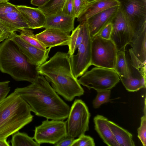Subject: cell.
Listing matches in <instances>:
<instances>
[{"instance_id":"cell-1","label":"cell","mask_w":146,"mask_h":146,"mask_svg":"<svg viewBox=\"0 0 146 146\" xmlns=\"http://www.w3.org/2000/svg\"><path fill=\"white\" fill-rule=\"evenodd\" d=\"M14 92L27 103L31 111L47 119L64 120L70 108L58 95L45 77L39 74L33 82Z\"/></svg>"},{"instance_id":"cell-2","label":"cell","mask_w":146,"mask_h":146,"mask_svg":"<svg viewBox=\"0 0 146 146\" xmlns=\"http://www.w3.org/2000/svg\"><path fill=\"white\" fill-rule=\"evenodd\" d=\"M68 53L57 52L49 60L37 67L57 94L68 101L83 95L84 90L73 73Z\"/></svg>"},{"instance_id":"cell-3","label":"cell","mask_w":146,"mask_h":146,"mask_svg":"<svg viewBox=\"0 0 146 146\" xmlns=\"http://www.w3.org/2000/svg\"><path fill=\"white\" fill-rule=\"evenodd\" d=\"M27 103L14 92L0 103V139H7L31 122L33 116Z\"/></svg>"},{"instance_id":"cell-4","label":"cell","mask_w":146,"mask_h":146,"mask_svg":"<svg viewBox=\"0 0 146 146\" xmlns=\"http://www.w3.org/2000/svg\"><path fill=\"white\" fill-rule=\"evenodd\" d=\"M0 70L17 81L31 83L39 75L37 67L29 62L9 36L0 44Z\"/></svg>"},{"instance_id":"cell-5","label":"cell","mask_w":146,"mask_h":146,"mask_svg":"<svg viewBox=\"0 0 146 146\" xmlns=\"http://www.w3.org/2000/svg\"><path fill=\"white\" fill-rule=\"evenodd\" d=\"M116 0L131 30V42L146 29V0Z\"/></svg>"},{"instance_id":"cell-6","label":"cell","mask_w":146,"mask_h":146,"mask_svg":"<svg viewBox=\"0 0 146 146\" xmlns=\"http://www.w3.org/2000/svg\"><path fill=\"white\" fill-rule=\"evenodd\" d=\"M119 80L115 70L98 67L86 71L78 80L80 85L97 91L111 90Z\"/></svg>"},{"instance_id":"cell-7","label":"cell","mask_w":146,"mask_h":146,"mask_svg":"<svg viewBox=\"0 0 146 146\" xmlns=\"http://www.w3.org/2000/svg\"><path fill=\"white\" fill-rule=\"evenodd\" d=\"M117 52L111 39L97 35L92 39L91 65L115 70Z\"/></svg>"},{"instance_id":"cell-8","label":"cell","mask_w":146,"mask_h":146,"mask_svg":"<svg viewBox=\"0 0 146 146\" xmlns=\"http://www.w3.org/2000/svg\"><path fill=\"white\" fill-rule=\"evenodd\" d=\"M90 116L85 103L81 100L76 99L65 121L67 135L75 139L85 134L89 130Z\"/></svg>"},{"instance_id":"cell-9","label":"cell","mask_w":146,"mask_h":146,"mask_svg":"<svg viewBox=\"0 0 146 146\" xmlns=\"http://www.w3.org/2000/svg\"><path fill=\"white\" fill-rule=\"evenodd\" d=\"M82 22L83 33V40L78 47L77 54L69 56L72 70L76 78L82 76L92 65V39L90 36L86 20Z\"/></svg>"},{"instance_id":"cell-10","label":"cell","mask_w":146,"mask_h":146,"mask_svg":"<svg viewBox=\"0 0 146 146\" xmlns=\"http://www.w3.org/2000/svg\"><path fill=\"white\" fill-rule=\"evenodd\" d=\"M67 135L65 121L47 119L35 127L33 138L40 145L44 143L54 145Z\"/></svg>"},{"instance_id":"cell-11","label":"cell","mask_w":146,"mask_h":146,"mask_svg":"<svg viewBox=\"0 0 146 146\" xmlns=\"http://www.w3.org/2000/svg\"><path fill=\"white\" fill-rule=\"evenodd\" d=\"M129 71V76L127 78L119 77L122 83L128 91H137L146 88V77L141 70L146 68V64H143L136 57L131 48L125 54Z\"/></svg>"},{"instance_id":"cell-12","label":"cell","mask_w":146,"mask_h":146,"mask_svg":"<svg viewBox=\"0 0 146 146\" xmlns=\"http://www.w3.org/2000/svg\"><path fill=\"white\" fill-rule=\"evenodd\" d=\"M111 23L112 30L110 39L118 51L129 44L132 38L131 31L119 8Z\"/></svg>"},{"instance_id":"cell-13","label":"cell","mask_w":146,"mask_h":146,"mask_svg":"<svg viewBox=\"0 0 146 146\" xmlns=\"http://www.w3.org/2000/svg\"><path fill=\"white\" fill-rule=\"evenodd\" d=\"M9 37L31 64L38 67L48 58L51 48H48L45 50L40 49L25 41L16 32H12Z\"/></svg>"},{"instance_id":"cell-14","label":"cell","mask_w":146,"mask_h":146,"mask_svg":"<svg viewBox=\"0 0 146 146\" xmlns=\"http://www.w3.org/2000/svg\"><path fill=\"white\" fill-rule=\"evenodd\" d=\"M0 22L15 31L29 29L16 5L8 1L0 3Z\"/></svg>"},{"instance_id":"cell-15","label":"cell","mask_w":146,"mask_h":146,"mask_svg":"<svg viewBox=\"0 0 146 146\" xmlns=\"http://www.w3.org/2000/svg\"><path fill=\"white\" fill-rule=\"evenodd\" d=\"M119 9V5L102 11L86 20L90 36L92 39L110 23Z\"/></svg>"},{"instance_id":"cell-16","label":"cell","mask_w":146,"mask_h":146,"mask_svg":"<svg viewBox=\"0 0 146 146\" xmlns=\"http://www.w3.org/2000/svg\"><path fill=\"white\" fill-rule=\"evenodd\" d=\"M70 33L54 28H47L35 35L37 39L46 48L68 45Z\"/></svg>"},{"instance_id":"cell-17","label":"cell","mask_w":146,"mask_h":146,"mask_svg":"<svg viewBox=\"0 0 146 146\" xmlns=\"http://www.w3.org/2000/svg\"><path fill=\"white\" fill-rule=\"evenodd\" d=\"M16 7L28 25L29 29L43 28L46 16L38 8L25 5H16Z\"/></svg>"},{"instance_id":"cell-18","label":"cell","mask_w":146,"mask_h":146,"mask_svg":"<svg viewBox=\"0 0 146 146\" xmlns=\"http://www.w3.org/2000/svg\"><path fill=\"white\" fill-rule=\"evenodd\" d=\"M46 16L44 28H54L69 33L74 29L76 18L74 17L68 16L62 13Z\"/></svg>"},{"instance_id":"cell-19","label":"cell","mask_w":146,"mask_h":146,"mask_svg":"<svg viewBox=\"0 0 146 146\" xmlns=\"http://www.w3.org/2000/svg\"><path fill=\"white\" fill-rule=\"evenodd\" d=\"M109 120L98 115L94 119L95 129L103 142L109 146H119L108 124Z\"/></svg>"},{"instance_id":"cell-20","label":"cell","mask_w":146,"mask_h":146,"mask_svg":"<svg viewBox=\"0 0 146 146\" xmlns=\"http://www.w3.org/2000/svg\"><path fill=\"white\" fill-rule=\"evenodd\" d=\"M119 5L116 0H96L88 4L77 21L81 22L102 11Z\"/></svg>"},{"instance_id":"cell-21","label":"cell","mask_w":146,"mask_h":146,"mask_svg":"<svg viewBox=\"0 0 146 146\" xmlns=\"http://www.w3.org/2000/svg\"><path fill=\"white\" fill-rule=\"evenodd\" d=\"M108 124L119 146H135L130 133L111 121Z\"/></svg>"},{"instance_id":"cell-22","label":"cell","mask_w":146,"mask_h":146,"mask_svg":"<svg viewBox=\"0 0 146 146\" xmlns=\"http://www.w3.org/2000/svg\"><path fill=\"white\" fill-rule=\"evenodd\" d=\"M137 59L143 64L146 63V29L142 32L129 44Z\"/></svg>"},{"instance_id":"cell-23","label":"cell","mask_w":146,"mask_h":146,"mask_svg":"<svg viewBox=\"0 0 146 146\" xmlns=\"http://www.w3.org/2000/svg\"><path fill=\"white\" fill-rule=\"evenodd\" d=\"M83 37V24L82 22L72 31L70 35L68 45L69 55H73L76 50L81 43Z\"/></svg>"},{"instance_id":"cell-24","label":"cell","mask_w":146,"mask_h":146,"mask_svg":"<svg viewBox=\"0 0 146 146\" xmlns=\"http://www.w3.org/2000/svg\"><path fill=\"white\" fill-rule=\"evenodd\" d=\"M125 47L124 46L118 51L115 70L119 77L127 78L129 76V71L125 56Z\"/></svg>"},{"instance_id":"cell-25","label":"cell","mask_w":146,"mask_h":146,"mask_svg":"<svg viewBox=\"0 0 146 146\" xmlns=\"http://www.w3.org/2000/svg\"><path fill=\"white\" fill-rule=\"evenodd\" d=\"M66 0H49L43 6L38 7L46 16L62 13Z\"/></svg>"},{"instance_id":"cell-26","label":"cell","mask_w":146,"mask_h":146,"mask_svg":"<svg viewBox=\"0 0 146 146\" xmlns=\"http://www.w3.org/2000/svg\"><path fill=\"white\" fill-rule=\"evenodd\" d=\"M12 146H39L36 142L27 134L18 131L13 134L11 141Z\"/></svg>"},{"instance_id":"cell-27","label":"cell","mask_w":146,"mask_h":146,"mask_svg":"<svg viewBox=\"0 0 146 146\" xmlns=\"http://www.w3.org/2000/svg\"><path fill=\"white\" fill-rule=\"evenodd\" d=\"M19 31L20 32V37L28 43L43 50H45L47 49L37 39L33 30L24 29Z\"/></svg>"},{"instance_id":"cell-28","label":"cell","mask_w":146,"mask_h":146,"mask_svg":"<svg viewBox=\"0 0 146 146\" xmlns=\"http://www.w3.org/2000/svg\"><path fill=\"white\" fill-rule=\"evenodd\" d=\"M111 90L97 91V94L93 102L94 108H99L102 104L109 101Z\"/></svg>"},{"instance_id":"cell-29","label":"cell","mask_w":146,"mask_h":146,"mask_svg":"<svg viewBox=\"0 0 146 146\" xmlns=\"http://www.w3.org/2000/svg\"><path fill=\"white\" fill-rule=\"evenodd\" d=\"M94 139L85 134L81 135L74 139L71 146H95Z\"/></svg>"},{"instance_id":"cell-30","label":"cell","mask_w":146,"mask_h":146,"mask_svg":"<svg viewBox=\"0 0 146 146\" xmlns=\"http://www.w3.org/2000/svg\"><path fill=\"white\" fill-rule=\"evenodd\" d=\"M140 127L137 129L138 137L143 146H146V113L141 117Z\"/></svg>"},{"instance_id":"cell-31","label":"cell","mask_w":146,"mask_h":146,"mask_svg":"<svg viewBox=\"0 0 146 146\" xmlns=\"http://www.w3.org/2000/svg\"><path fill=\"white\" fill-rule=\"evenodd\" d=\"M74 17L78 18L84 11L88 3L85 0H74Z\"/></svg>"},{"instance_id":"cell-32","label":"cell","mask_w":146,"mask_h":146,"mask_svg":"<svg viewBox=\"0 0 146 146\" xmlns=\"http://www.w3.org/2000/svg\"><path fill=\"white\" fill-rule=\"evenodd\" d=\"M13 32L16 31L0 22V42L8 38Z\"/></svg>"},{"instance_id":"cell-33","label":"cell","mask_w":146,"mask_h":146,"mask_svg":"<svg viewBox=\"0 0 146 146\" xmlns=\"http://www.w3.org/2000/svg\"><path fill=\"white\" fill-rule=\"evenodd\" d=\"M10 81L0 82V103L7 97L10 90Z\"/></svg>"},{"instance_id":"cell-34","label":"cell","mask_w":146,"mask_h":146,"mask_svg":"<svg viewBox=\"0 0 146 146\" xmlns=\"http://www.w3.org/2000/svg\"><path fill=\"white\" fill-rule=\"evenodd\" d=\"M73 1L66 0L62 10V13L68 16L74 17Z\"/></svg>"},{"instance_id":"cell-35","label":"cell","mask_w":146,"mask_h":146,"mask_svg":"<svg viewBox=\"0 0 146 146\" xmlns=\"http://www.w3.org/2000/svg\"><path fill=\"white\" fill-rule=\"evenodd\" d=\"M112 30L111 23H110L103 28L97 35L106 39H110Z\"/></svg>"},{"instance_id":"cell-36","label":"cell","mask_w":146,"mask_h":146,"mask_svg":"<svg viewBox=\"0 0 146 146\" xmlns=\"http://www.w3.org/2000/svg\"><path fill=\"white\" fill-rule=\"evenodd\" d=\"M75 139L67 135L54 145L56 146H71Z\"/></svg>"},{"instance_id":"cell-37","label":"cell","mask_w":146,"mask_h":146,"mask_svg":"<svg viewBox=\"0 0 146 146\" xmlns=\"http://www.w3.org/2000/svg\"><path fill=\"white\" fill-rule=\"evenodd\" d=\"M49 0H31V3L32 5L38 7H41L46 3Z\"/></svg>"},{"instance_id":"cell-38","label":"cell","mask_w":146,"mask_h":146,"mask_svg":"<svg viewBox=\"0 0 146 146\" xmlns=\"http://www.w3.org/2000/svg\"><path fill=\"white\" fill-rule=\"evenodd\" d=\"M9 143L7 142V139H0V146H9Z\"/></svg>"},{"instance_id":"cell-39","label":"cell","mask_w":146,"mask_h":146,"mask_svg":"<svg viewBox=\"0 0 146 146\" xmlns=\"http://www.w3.org/2000/svg\"><path fill=\"white\" fill-rule=\"evenodd\" d=\"M88 3H89L96 0H85Z\"/></svg>"},{"instance_id":"cell-40","label":"cell","mask_w":146,"mask_h":146,"mask_svg":"<svg viewBox=\"0 0 146 146\" xmlns=\"http://www.w3.org/2000/svg\"><path fill=\"white\" fill-rule=\"evenodd\" d=\"M8 0H0V3H1V2L6 1H8Z\"/></svg>"}]
</instances>
